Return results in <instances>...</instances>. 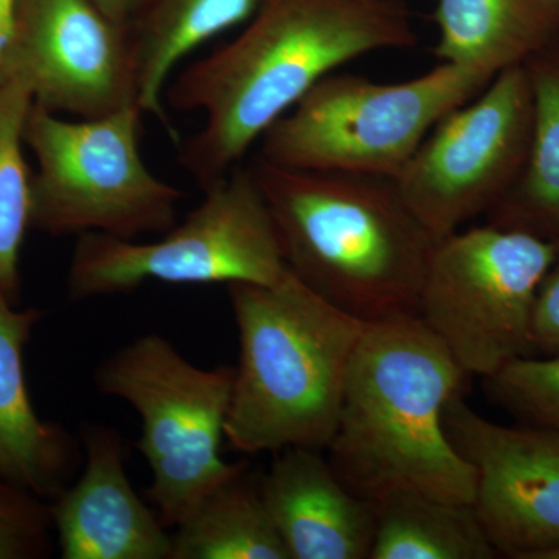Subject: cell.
I'll list each match as a JSON object with an SVG mask.
<instances>
[{"instance_id":"6da1fadb","label":"cell","mask_w":559,"mask_h":559,"mask_svg":"<svg viewBox=\"0 0 559 559\" xmlns=\"http://www.w3.org/2000/svg\"><path fill=\"white\" fill-rule=\"evenodd\" d=\"M415 44L401 0H266L230 43L168 84L173 109L204 116L180 146V165L210 189L320 80L356 58Z\"/></svg>"},{"instance_id":"7a4b0ae2","label":"cell","mask_w":559,"mask_h":559,"mask_svg":"<svg viewBox=\"0 0 559 559\" xmlns=\"http://www.w3.org/2000/svg\"><path fill=\"white\" fill-rule=\"evenodd\" d=\"M465 373L418 316L369 323L349 366L329 462L360 498L418 492L473 503L477 476L443 415Z\"/></svg>"},{"instance_id":"3957f363","label":"cell","mask_w":559,"mask_h":559,"mask_svg":"<svg viewBox=\"0 0 559 559\" xmlns=\"http://www.w3.org/2000/svg\"><path fill=\"white\" fill-rule=\"evenodd\" d=\"M271 210L286 266L366 323L417 316L437 240L395 179L249 165Z\"/></svg>"},{"instance_id":"277c9868","label":"cell","mask_w":559,"mask_h":559,"mask_svg":"<svg viewBox=\"0 0 559 559\" xmlns=\"http://www.w3.org/2000/svg\"><path fill=\"white\" fill-rule=\"evenodd\" d=\"M227 290L240 337L227 443L248 455L326 450L369 323L334 307L289 270L275 285L230 283Z\"/></svg>"},{"instance_id":"5b68a950","label":"cell","mask_w":559,"mask_h":559,"mask_svg":"<svg viewBox=\"0 0 559 559\" xmlns=\"http://www.w3.org/2000/svg\"><path fill=\"white\" fill-rule=\"evenodd\" d=\"M491 80L448 62L403 83L330 73L264 132L259 159L290 170L396 179L436 124Z\"/></svg>"},{"instance_id":"8992f818","label":"cell","mask_w":559,"mask_h":559,"mask_svg":"<svg viewBox=\"0 0 559 559\" xmlns=\"http://www.w3.org/2000/svg\"><path fill=\"white\" fill-rule=\"evenodd\" d=\"M92 380L98 392L130 404L142 419L135 448L153 477L146 498L168 528L178 527L212 489L248 463L221 457L234 367L194 366L153 333L106 356Z\"/></svg>"},{"instance_id":"52a82bcc","label":"cell","mask_w":559,"mask_h":559,"mask_svg":"<svg viewBox=\"0 0 559 559\" xmlns=\"http://www.w3.org/2000/svg\"><path fill=\"white\" fill-rule=\"evenodd\" d=\"M143 116L139 106H130L98 119L70 120L33 103L24 128L25 145L38 164L32 176V227L121 240L170 230L183 191L143 162Z\"/></svg>"},{"instance_id":"ba28073f","label":"cell","mask_w":559,"mask_h":559,"mask_svg":"<svg viewBox=\"0 0 559 559\" xmlns=\"http://www.w3.org/2000/svg\"><path fill=\"white\" fill-rule=\"evenodd\" d=\"M204 200L159 240L79 235L68 272L73 301L170 285H275L288 272L271 210L250 167L202 191Z\"/></svg>"},{"instance_id":"9c48e42d","label":"cell","mask_w":559,"mask_h":559,"mask_svg":"<svg viewBox=\"0 0 559 559\" xmlns=\"http://www.w3.org/2000/svg\"><path fill=\"white\" fill-rule=\"evenodd\" d=\"M557 242L506 227H473L437 241L417 316L460 369L484 380L533 352V312Z\"/></svg>"},{"instance_id":"30bf717a","label":"cell","mask_w":559,"mask_h":559,"mask_svg":"<svg viewBox=\"0 0 559 559\" xmlns=\"http://www.w3.org/2000/svg\"><path fill=\"white\" fill-rule=\"evenodd\" d=\"M532 117L527 66H514L423 140L395 182L437 241L489 212L516 183L527 159Z\"/></svg>"},{"instance_id":"8fae6325","label":"cell","mask_w":559,"mask_h":559,"mask_svg":"<svg viewBox=\"0 0 559 559\" xmlns=\"http://www.w3.org/2000/svg\"><path fill=\"white\" fill-rule=\"evenodd\" d=\"M0 72L20 76L35 105L60 116L98 119L139 106L131 25L94 0H17Z\"/></svg>"},{"instance_id":"7c38bea8","label":"cell","mask_w":559,"mask_h":559,"mask_svg":"<svg viewBox=\"0 0 559 559\" xmlns=\"http://www.w3.org/2000/svg\"><path fill=\"white\" fill-rule=\"evenodd\" d=\"M443 421L476 469L474 507L498 554L530 559L559 543V432L489 421L462 395L448 404Z\"/></svg>"},{"instance_id":"4fadbf2b","label":"cell","mask_w":559,"mask_h":559,"mask_svg":"<svg viewBox=\"0 0 559 559\" xmlns=\"http://www.w3.org/2000/svg\"><path fill=\"white\" fill-rule=\"evenodd\" d=\"M83 471L50 503L62 559H171L173 535L132 488L116 429H81Z\"/></svg>"},{"instance_id":"5bb4252c","label":"cell","mask_w":559,"mask_h":559,"mask_svg":"<svg viewBox=\"0 0 559 559\" xmlns=\"http://www.w3.org/2000/svg\"><path fill=\"white\" fill-rule=\"evenodd\" d=\"M274 455L261 491L290 559H370L374 503L352 491L320 450Z\"/></svg>"},{"instance_id":"9a60e30c","label":"cell","mask_w":559,"mask_h":559,"mask_svg":"<svg viewBox=\"0 0 559 559\" xmlns=\"http://www.w3.org/2000/svg\"><path fill=\"white\" fill-rule=\"evenodd\" d=\"M43 319L0 296V479L40 499L72 484L83 462L80 441L60 423L40 418L25 377V347Z\"/></svg>"},{"instance_id":"2e32d148","label":"cell","mask_w":559,"mask_h":559,"mask_svg":"<svg viewBox=\"0 0 559 559\" xmlns=\"http://www.w3.org/2000/svg\"><path fill=\"white\" fill-rule=\"evenodd\" d=\"M436 57L495 79L549 47L559 31V0H439Z\"/></svg>"},{"instance_id":"e0dca14e","label":"cell","mask_w":559,"mask_h":559,"mask_svg":"<svg viewBox=\"0 0 559 559\" xmlns=\"http://www.w3.org/2000/svg\"><path fill=\"white\" fill-rule=\"evenodd\" d=\"M266 0H148L131 24L138 58L139 106L156 117L179 143L165 109L164 94L191 51L241 27Z\"/></svg>"},{"instance_id":"ac0fdd59","label":"cell","mask_w":559,"mask_h":559,"mask_svg":"<svg viewBox=\"0 0 559 559\" xmlns=\"http://www.w3.org/2000/svg\"><path fill=\"white\" fill-rule=\"evenodd\" d=\"M175 530L171 559H290L249 462Z\"/></svg>"},{"instance_id":"d6986e66","label":"cell","mask_w":559,"mask_h":559,"mask_svg":"<svg viewBox=\"0 0 559 559\" xmlns=\"http://www.w3.org/2000/svg\"><path fill=\"white\" fill-rule=\"evenodd\" d=\"M525 66L533 100L527 159L516 183L489 210V224L558 241L559 58L539 51Z\"/></svg>"},{"instance_id":"ffe728a7","label":"cell","mask_w":559,"mask_h":559,"mask_svg":"<svg viewBox=\"0 0 559 559\" xmlns=\"http://www.w3.org/2000/svg\"><path fill=\"white\" fill-rule=\"evenodd\" d=\"M370 559H492L498 550L473 503L392 492L374 503Z\"/></svg>"},{"instance_id":"44dd1931","label":"cell","mask_w":559,"mask_h":559,"mask_svg":"<svg viewBox=\"0 0 559 559\" xmlns=\"http://www.w3.org/2000/svg\"><path fill=\"white\" fill-rule=\"evenodd\" d=\"M32 106L27 84L0 72V296L13 305L21 301V252L32 227V175L24 156Z\"/></svg>"},{"instance_id":"7402d4cb","label":"cell","mask_w":559,"mask_h":559,"mask_svg":"<svg viewBox=\"0 0 559 559\" xmlns=\"http://www.w3.org/2000/svg\"><path fill=\"white\" fill-rule=\"evenodd\" d=\"M485 382L491 399L524 425L559 432V355L511 360Z\"/></svg>"},{"instance_id":"603a6c76","label":"cell","mask_w":559,"mask_h":559,"mask_svg":"<svg viewBox=\"0 0 559 559\" xmlns=\"http://www.w3.org/2000/svg\"><path fill=\"white\" fill-rule=\"evenodd\" d=\"M49 503L0 479V559H43L53 550Z\"/></svg>"},{"instance_id":"cb8c5ba5","label":"cell","mask_w":559,"mask_h":559,"mask_svg":"<svg viewBox=\"0 0 559 559\" xmlns=\"http://www.w3.org/2000/svg\"><path fill=\"white\" fill-rule=\"evenodd\" d=\"M549 271L544 275L533 312V352L559 355V240Z\"/></svg>"},{"instance_id":"d4e9b609","label":"cell","mask_w":559,"mask_h":559,"mask_svg":"<svg viewBox=\"0 0 559 559\" xmlns=\"http://www.w3.org/2000/svg\"><path fill=\"white\" fill-rule=\"evenodd\" d=\"M105 13L121 24L131 25L148 0H94Z\"/></svg>"},{"instance_id":"484cf974","label":"cell","mask_w":559,"mask_h":559,"mask_svg":"<svg viewBox=\"0 0 559 559\" xmlns=\"http://www.w3.org/2000/svg\"><path fill=\"white\" fill-rule=\"evenodd\" d=\"M16 7L17 0H0V70L13 36Z\"/></svg>"},{"instance_id":"4316f807","label":"cell","mask_w":559,"mask_h":559,"mask_svg":"<svg viewBox=\"0 0 559 559\" xmlns=\"http://www.w3.org/2000/svg\"><path fill=\"white\" fill-rule=\"evenodd\" d=\"M530 559H559V543L533 554Z\"/></svg>"}]
</instances>
